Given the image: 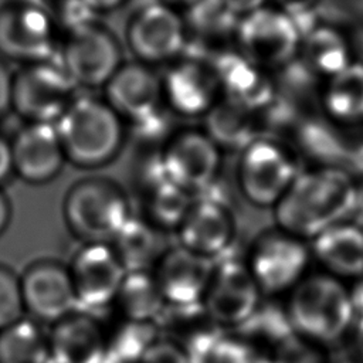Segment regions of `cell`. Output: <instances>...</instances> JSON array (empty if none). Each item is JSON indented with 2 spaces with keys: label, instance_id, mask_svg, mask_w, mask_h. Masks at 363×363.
I'll list each match as a JSON object with an SVG mask.
<instances>
[{
  "label": "cell",
  "instance_id": "f1b7e54d",
  "mask_svg": "<svg viewBox=\"0 0 363 363\" xmlns=\"http://www.w3.org/2000/svg\"><path fill=\"white\" fill-rule=\"evenodd\" d=\"M0 363H51L48 332L21 318L0 330Z\"/></svg>",
  "mask_w": 363,
  "mask_h": 363
},
{
  "label": "cell",
  "instance_id": "7c38bea8",
  "mask_svg": "<svg viewBox=\"0 0 363 363\" xmlns=\"http://www.w3.org/2000/svg\"><path fill=\"white\" fill-rule=\"evenodd\" d=\"M57 60L78 88H104L123 64L115 34L98 21L67 35Z\"/></svg>",
  "mask_w": 363,
  "mask_h": 363
},
{
  "label": "cell",
  "instance_id": "83f0119b",
  "mask_svg": "<svg viewBox=\"0 0 363 363\" xmlns=\"http://www.w3.org/2000/svg\"><path fill=\"white\" fill-rule=\"evenodd\" d=\"M113 305L122 318L155 322L166 303L150 271H132L125 274Z\"/></svg>",
  "mask_w": 363,
  "mask_h": 363
},
{
  "label": "cell",
  "instance_id": "e0dca14e",
  "mask_svg": "<svg viewBox=\"0 0 363 363\" xmlns=\"http://www.w3.org/2000/svg\"><path fill=\"white\" fill-rule=\"evenodd\" d=\"M24 312L38 323L52 325L78 309L68 265L54 258H41L20 275Z\"/></svg>",
  "mask_w": 363,
  "mask_h": 363
},
{
  "label": "cell",
  "instance_id": "f35d334b",
  "mask_svg": "<svg viewBox=\"0 0 363 363\" xmlns=\"http://www.w3.org/2000/svg\"><path fill=\"white\" fill-rule=\"evenodd\" d=\"M139 363H191V360L179 345L159 335L146 349Z\"/></svg>",
  "mask_w": 363,
  "mask_h": 363
},
{
  "label": "cell",
  "instance_id": "6da1fadb",
  "mask_svg": "<svg viewBox=\"0 0 363 363\" xmlns=\"http://www.w3.org/2000/svg\"><path fill=\"white\" fill-rule=\"evenodd\" d=\"M359 186L337 167L299 172L285 194L272 207L277 228L312 240L328 227L354 213Z\"/></svg>",
  "mask_w": 363,
  "mask_h": 363
},
{
  "label": "cell",
  "instance_id": "7402d4cb",
  "mask_svg": "<svg viewBox=\"0 0 363 363\" xmlns=\"http://www.w3.org/2000/svg\"><path fill=\"white\" fill-rule=\"evenodd\" d=\"M48 345L51 363H105V328L86 311L50 325Z\"/></svg>",
  "mask_w": 363,
  "mask_h": 363
},
{
  "label": "cell",
  "instance_id": "7dc6e473",
  "mask_svg": "<svg viewBox=\"0 0 363 363\" xmlns=\"http://www.w3.org/2000/svg\"><path fill=\"white\" fill-rule=\"evenodd\" d=\"M354 346H356L359 359L363 363V319H357L354 326Z\"/></svg>",
  "mask_w": 363,
  "mask_h": 363
},
{
  "label": "cell",
  "instance_id": "484cf974",
  "mask_svg": "<svg viewBox=\"0 0 363 363\" xmlns=\"http://www.w3.org/2000/svg\"><path fill=\"white\" fill-rule=\"evenodd\" d=\"M203 130L221 150L241 152L262 133L258 130L257 112H252L224 96L203 118Z\"/></svg>",
  "mask_w": 363,
  "mask_h": 363
},
{
  "label": "cell",
  "instance_id": "7bdbcfd3",
  "mask_svg": "<svg viewBox=\"0 0 363 363\" xmlns=\"http://www.w3.org/2000/svg\"><path fill=\"white\" fill-rule=\"evenodd\" d=\"M234 13L240 17H244L255 10H259L268 4L269 0H224Z\"/></svg>",
  "mask_w": 363,
  "mask_h": 363
},
{
  "label": "cell",
  "instance_id": "7a4b0ae2",
  "mask_svg": "<svg viewBox=\"0 0 363 363\" xmlns=\"http://www.w3.org/2000/svg\"><path fill=\"white\" fill-rule=\"evenodd\" d=\"M65 159L81 169H98L121 152L126 129L102 98L78 95L54 123Z\"/></svg>",
  "mask_w": 363,
  "mask_h": 363
},
{
  "label": "cell",
  "instance_id": "9c48e42d",
  "mask_svg": "<svg viewBox=\"0 0 363 363\" xmlns=\"http://www.w3.org/2000/svg\"><path fill=\"white\" fill-rule=\"evenodd\" d=\"M58 31L47 10L33 0L0 6V58L28 65L57 58Z\"/></svg>",
  "mask_w": 363,
  "mask_h": 363
},
{
  "label": "cell",
  "instance_id": "9a60e30c",
  "mask_svg": "<svg viewBox=\"0 0 363 363\" xmlns=\"http://www.w3.org/2000/svg\"><path fill=\"white\" fill-rule=\"evenodd\" d=\"M162 89L166 108L186 118H204L221 98L210 57L190 50L169 64Z\"/></svg>",
  "mask_w": 363,
  "mask_h": 363
},
{
  "label": "cell",
  "instance_id": "4316f807",
  "mask_svg": "<svg viewBox=\"0 0 363 363\" xmlns=\"http://www.w3.org/2000/svg\"><path fill=\"white\" fill-rule=\"evenodd\" d=\"M162 231L155 228L142 216H130L109 242L126 272L150 271L164 251Z\"/></svg>",
  "mask_w": 363,
  "mask_h": 363
},
{
  "label": "cell",
  "instance_id": "74e56055",
  "mask_svg": "<svg viewBox=\"0 0 363 363\" xmlns=\"http://www.w3.org/2000/svg\"><path fill=\"white\" fill-rule=\"evenodd\" d=\"M20 275L0 262V330L24 318Z\"/></svg>",
  "mask_w": 363,
  "mask_h": 363
},
{
  "label": "cell",
  "instance_id": "52a82bcc",
  "mask_svg": "<svg viewBox=\"0 0 363 363\" xmlns=\"http://www.w3.org/2000/svg\"><path fill=\"white\" fill-rule=\"evenodd\" d=\"M299 173L289 150L269 136H258L241 152L235 180L241 196L258 208H272Z\"/></svg>",
  "mask_w": 363,
  "mask_h": 363
},
{
  "label": "cell",
  "instance_id": "d590c367",
  "mask_svg": "<svg viewBox=\"0 0 363 363\" xmlns=\"http://www.w3.org/2000/svg\"><path fill=\"white\" fill-rule=\"evenodd\" d=\"M40 4L47 10L58 34L64 37L96 21L95 11L84 0H48Z\"/></svg>",
  "mask_w": 363,
  "mask_h": 363
},
{
  "label": "cell",
  "instance_id": "bcb514c9",
  "mask_svg": "<svg viewBox=\"0 0 363 363\" xmlns=\"http://www.w3.org/2000/svg\"><path fill=\"white\" fill-rule=\"evenodd\" d=\"M11 203L9 196L0 189V235L7 230L11 221Z\"/></svg>",
  "mask_w": 363,
  "mask_h": 363
},
{
  "label": "cell",
  "instance_id": "e575fe53",
  "mask_svg": "<svg viewBox=\"0 0 363 363\" xmlns=\"http://www.w3.org/2000/svg\"><path fill=\"white\" fill-rule=\"evenodd\" d=\"M203 363H272L271 350L234 332H224Z\"/></svg>",
  "mask_w": 363,
  "mask_h": 363
},
{
  "label": "cell",
  "instance_id": "277c9868",
  "mask_svg": "<svg viewBox=\"0 0 363 363\" xmlns=\"http://www.w3.org/2000/svg\"><path fill=\"white\" fill-rule=\"evenodd\" d=\"M288 295L294 332L322 346L339 340L354 319L347 286L326 272L306 274Z\"/></svg>",
  "mask_w": 363,
  "mask_h": 363
},
{
  "label": "cell",
  "instance_id": "816d5d0a",
  "mask_svg": "<svg viewBox=\"0 0 363 363\" xmlns=\"http://www.w3.org/2000/svg\"><path fill=\"white\" fill-rule=\"evenodd\" d=\"M329 363H335V362H332V359H330ZM336 363H356V362H353V360H339V362H336Z\"/></svg>",
  "mask_w": 363,
  "mask_h": 363
},
{
  "label": "cell",
  "instance_id": "d6986e66",
  "mask_svg": "<svg viewBox=\"0 0 363 363\" xmlns=\"http://www.w3.org/2000/svg\"><path fill=\"white\" fill-rule=\"evenodd\" d=\"M13 173L28 184L55 179L67 159L54 123L26 122L10 140Z\"/></svg>",
  "mask_w": 363,
  "mask_h": 363
},
{
  "label": "cell",
  "instance_id": "d6a6232c",
  "mask_svg": "<svg viewBox=\"0 0 363 363\" xmlns=\"http://www.w3.org/2000/svg\"><path fill=\"white\" fill-rule=\"evenodd\" d=\"M299 48L306 67L315 74L328 75L329 78L350 64L349 48L343 37L329 27L312 30Z\"/></svg>",
  "mask_w": 363,
  "mask_h": 363
},
{
  "label": "cell",
  "instance_id": "f907efd6",
  "mask_svg": "<svg viewBox=\"0 0 363 363\" xmlns=\"http://www.w3.org/2000/svg\"><path fill=\"white\" fill-rule=\"evenodd\" d=\"M354 211H360L363 216V189H359V197H357V206Z\"/></svg>",
  "mask_w": 363,
  "mask_h": 363
},
{
  "label": "cell",
  "instance_id": "603a6c76",
  "mask_svg": "<svg viewBox=\"0 0 363 363\" xmlns=\"http://www.w3.org/2000/svg\"><path fill=\"white\" fill-rule=\"evenodd\" d=\"M155 323L159 335L179 345L191 363H203L225 332L208 316L201 303L164 305Z\"/></svg>",
  "mask_w": 363,
  "mask_h": 363
},
{
  "label": "cell",
  "instance_id": "f546056e",
  "mask_svg": "<svg viewBox=\"0 0 363 363\" xmlns=\"http://www.w3.org/2000/svg\"><path fill=\"white\" fill-rule=\"evenodd\" d=\"M143 206L142 217L159 231H176L186 216L193 196L164 179L139 193Z\"/></svg>",
  "mask_w": 363,
  "mask_h": 363
},
{
  "label": "cell",
  "instance_id": "3957f363",
  "mask_svg": "<svg viewBox=\"0 0 363 363\" xmlns=\"http://www.w3.org/2000/svg\"><path fill=\"white\" fill-rule=\"evenodd\" d=\"M105 101L125 129L143 145L164 143L170 136V112L163 99L162 77L139 61L123 62L104 86Z\"/></svg>",
  "mask_w": 363,
  "mask_h": 363
},
{
  "label": "cell",
  "instance_id": "ee69618b",
  "mask_svg": "<svg viewBox=\"0 0 363 363\" xmlns=\"http://www.w3.org/2000/svg\"><path fill=\"white\" fill-rule=\"evenodd\" d=\"M13 173L11 147L10 142L0 135V183H3Z\"/></svg>",
  "mask_w": 363,
  "mask_h": 363
},
{
  "label": "cell",
  "instance_id": "30bf717a",
  "mask_svg": "<svg viewBox=\"0 0 363 363\" xmlns=\"http://www.w3.org/2000/svg\"><path fill=\"white\" fill-rule=\"evenodd\" d=\"M125 38L135 60L150 67L173 62L187 47L183 14L160 0L142 3L133 11Z\"/></svg>",
  "mask_w": 363,
  "mask_h": 363
},
{
  "label": "cell",
  "instance_id": "681fc988",
  "mask_svg": "<svg viewBox=\"0 0 363 363\" xmlns=\"http://www.w3.org/2000/svg\"><path fill=\"white\" fill-rule=\"evenodd\" d=\"M353 162H354L357 170H359L360 173H363V147H360V150L356 153Z\"/></svg>",
  "mask_w": 363,
  "mask_h": 363
},
{
  "label": "cell",
  "instance_id": "60d3db41",
  "mask_svg": "<svg viewBox=\"0 0 363 363\" xmlns=\"http://www.w3.org/2000/svg\"><path fill=\"white\" fill-rule=\"evenodd\" d=\"M11 88L13 72L9 69L6 61L0 58V118L11 109Z\"/></svg>",
  "mask_w": 363,
  "mask_h": 363
},
{
  "label": "cell",
  "instance_id": "44dd1931",
  "mask_svg": "<svg viewBox=\"0 0 363 363\" xmlns=\"http://www.w3.org/2000/svg\"><path fill=\"white\" fill-rule=\"evenodd\" d=\"M221 96L252 111L267 109L275 98L269 72L244 58L234 47L210 55Z\"/></svg>",
  "mask_w": 363,
  "mask_h": 363
},
{
  "label": "cell",
  "instance_id": "c3c4849f",
  "mask_svg": "<svg viewBox=\"0 0 363 363\" xmlns=\"http://www.w3.org/2000/svg\"><path fill=\"white\" fill-rule=\"evenodd\" d=\"M160 1H163V3H166V4H169V6H172V7H174V9H183V10H187L189 7H191L193 4H196L197 1H200V0H160Z\"/></svg>",
  "mask_w": 363,
  "mask_h": 363
},
{
  "label": "cell",
  "instance_id": "d4e9b609",
  "mask_svg": "<svg viewBox=\"0 0 363 363\" xmlns=\"http://www.w3.org/2000/svg\"><path fill=\"white\" fill-rule=\"evenodd\" d=\"M187 31L186 50L213 55L234 43L241 17L224 0H200L183 14Z\"/></svg>",
  "mask_w": 363,
  "mask_h": 363
},
{
  "label": "cell",
  "instance_id": "8fae6325",
  "mask_svg": "<svg viewBox=\"0 0 363 363\" xmlns=\"http://www.w3.org/2000/svg\"><path fill=\"white\" fill-rule=\"evenodd\" d=\"M299 45L301 34L295 20L272 6L241 17L234 38V48L267 72L286 65Z\"/></svg>",
  "mask_w": 363,
  "mask_h": 363
},
{
  "label": "cell",
  "instance_id": "4dcf8cb0",
  "mask_svg": "<svg viewBox=\"0 0 363 363\" xmlns=\"http://www.w3.org/2000/svg\"><path fill=\"white\" fill-rule=\"evenodd\" d=\"M159 337L155 322L118 319L105 329V363H139L146 349Z\"/></svg>",
  "mask_w": 363,
  "mask_h": 363
},
{
  "label": "cell",
  "instance_id": "8992f818",
  "mask_svg": "<svg viewBox=\"0 0 363 363\" xmlns=\"http://www.w3.org/2000/svg\"><path fill=\"white\" fill-rule=\"evenodd\" d=\"M311 257L305 240L275 227L252 241L244 261L262 296L277 298L303 279Z\"/></svg>",
  "mask_w": 363,
  "mask_h": 363
},
{
  "label": "cell",
  "instance_id": "5bb4252c",
  "mask_svg": "<svg viewBox=\"0 0 363 363\" xmlns=\"http://www.w3.org/2000/svg\"><path fill=\"white\" fill-rule=\"evenodd\" d=\"M261 299L262 294L244 259L225 254L213 261L201 305L221 329L230 332L241 326Z\"/></svg>",
  "mask_w": 363,
  "mask_h": 363
},
{
  "label": "cell",
  "instance_id": "2e32d148",
  "mask_svg": "<svg viewBox=\"0 0 363 363\" xmlns=\"http://www.w3.org/2000/svg\"><path fill=\"white\" fill-rule=\"evenodd\" d=\"M221 153L223 150L203 129L176 132L160 147L167 179L191 196L220 179Z\"/></svg>",
  "mask_w": 363,
  "mask_h": 363
},
{
  "label": "cell",
  "instance_id": "f6af8a7d",
  "mask_svg": "<svg viewBox=\"0 0 363 363\" xmlns=\"http://www.w3.org/2000/svg\"><path fill=\"white\" fill-rule=\"evenodd\" d=\"M98 16L99 13H111L121 6H123L128 0H84Z\"/></svg>",
  "mask_w": 363,
  "mask_h": 363
},
{
  "label": "cell",
  "instance_id": "ffe728a7",
  "mask_svg": "<svg viewBox=\"0 0 363 363\" xmlns=\"http://www.w3.org/2000/svg\"><path fill=\"white\" fill-rule=\"evenodd\" d=\"M213 261L199 257L179 244L166 247L150 272L166 305L201 303Z\"/></svg>",
  "mask_w": 363,
  "mask_h": 363
},
{
  "label": "cell",
  "instance_id": "ac0fdd59",
  "mask_svg": "<svg viewBox=\"0 0 363 363\" xmlns=\"http://www.w3.org/2000/svg\"><path fill=\"white\" fill-rule=\"evenodd\" d=\"M78 309L95 311L113 305L126 274L109 244H82L68 264Z\"/></svg>",
  "mask_w": 363,
  "mask_h": 363
},
{
  "label": "cell",
  "instance_id": "5b68a950",
  "mask_svg": "<svg viewBox=\"0 0 363 363\" xmlns=\"http://www.w3.org/2000/svg\"><path fill=\"white\" fill-rule=\"evenodd\" d=\"M130 216L128 194L108 177H84L72 183L64 196L65 225L82 244H109Z\"/></svg>",
  "mask_w": 363,
  "mask_h": 363
},
{
  "label": "cell",
  "instance_id": "8d00e7d4",
  "mask_svg": "<svg viewBox=\"0 0 363 363\" xmlns=\"http://www.w3.org/2000/svg\"><path fill=\"white\" fill-rule=\"evenodd\" d=\"M272 363H329L325 346L292 333L271 350Z\"/></svg>",
  "mask_w": 363,
  "mask_h": 363
},
{
  "label": "cell",
  "instance_id": "4fadbf2b",
  "mask_svg": "<svg viewBox=\"0 0 363 363\" xmlns=\"http://www.w3.org/2000/svg\"><path fill=\"white\" fill-rule=\"evenodd\" d=\"M218 180L193 196L186 216L174 231L180 247L211 261L225 255L235 237L233 210L225 197L217 196Z\"/></svg>",
  "mask_w": 363,
  "mask_h": 363
},
{
  "label": "cell",
  "instance_id": "836d02e7",
  "mask_svg": "<svg viewBox=\"0 0 363 363\" xmlns=\"http://www.w3.org/2000/svg\"><path fill=\"white\" fill-rule=\"evenodd\" d=\"M326 105L340 119L357 121L363 118V65L349 64L330 77L326 89Z\"/></svg>",
  "mask_w": 363,
  "mask_h": 363
},
{
  "label": "cell",
  "instance_id": "1f68e13d",
  "mask_svg": "<svg viewBox=\"0 0 363 363\" xmlns=\"http://www.w3.org/2000/svg\"><path fill=\"white\" fill-rule=\"evenodd\" d=\"M275 299L262 296L251 316L241 326L230 332L272 350L278 343L295 333L285 303H279Z\"/></svg>",
  "mask_w": 363,
  "mask_h": 363
},
{
  "label": "cell",
  "instance_id": "ab89813d",
  "mask_svg": "<svg viewBox=\"0 0 363 363\" xmlns=\"http://www.w3.org/2000/svg\"><path fill=\"white\" fill-rule=\"evenodd\" d=\"M272 7L285 13L291 18L296 20L301 16L311 13L320 0H269Z\"/></svg>",
  "mask_w": 363,
  "mask_h": 363
},
{
  "label": "cell",
  "instance_id": "cb8c5ba5",
  "mask_svg": "<svg viewBox=\"0 0 363 363\" xmlns=\"http://www.w3.org/2000/svg\"><path fill=\"white\" fill-rule=\"evenodd\" d=\"M311 255L337 279L363 277V227L340 221L311 240Z\"/></svg>",
  "mask_w": 363,
  "mask_h": 363
},
{
  "label": "cell",
  "instance_id": "ba28073f",
  "mask_svg": "<svg viewBox=\"0 0 363 363\" xmlns=\"http://www.w3.org/2000/svg\"><path fill=\"white\" fill-rule=\"evenodd\" d=\"M77 91L57 58L21 65L13 74L11 109L26 122L55 123L78 96Z\"/></svg>",
  "mask_w": 363,
  "mask_h": 363
},
{
  "label": "cell",
  "instance_id": "b9f144b4",
  "mask_svg": "<svg viewBox=\"0 0 363 363\" xmlns=\"http://www.w3.org/2000/svg\"><path fill=\"white\" fill-rule=\"evenodd\" d=\"M347 289L354 319H363V277L354 279L352 286H347Z\"/></svg>",
  "mask_w": 363,
  "mask_h": 363
}]
</instances>
